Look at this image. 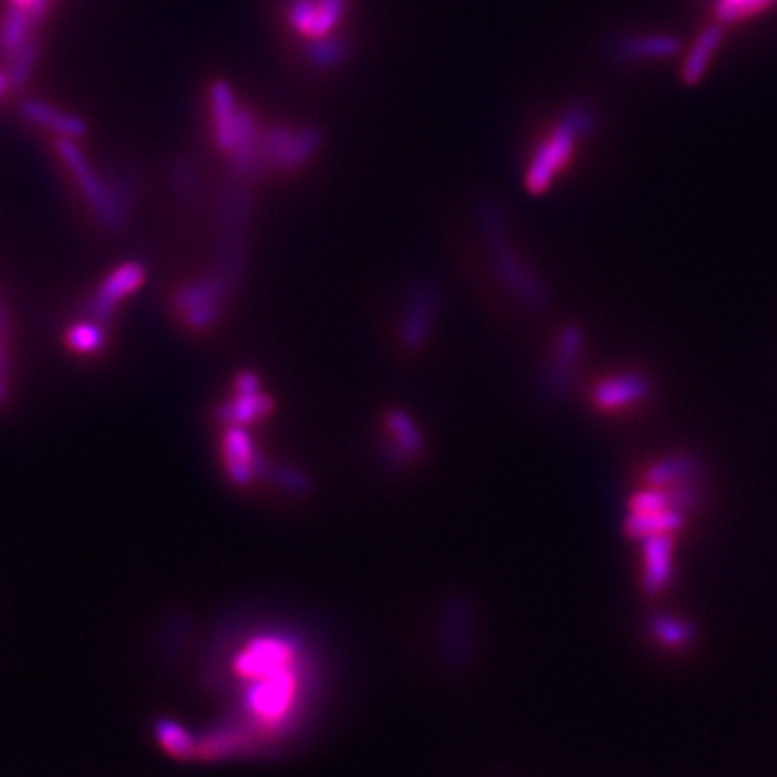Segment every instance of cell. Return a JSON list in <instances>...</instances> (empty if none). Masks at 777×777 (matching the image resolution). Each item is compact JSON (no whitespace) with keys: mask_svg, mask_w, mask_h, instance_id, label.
Here are the masks:
<instances>
[{"mask_svg":"<svg viewBox=\"0 0 777 777\" xmlns=\"http://www.w3.org/2000/svg\"><path fill=\"white\" fill-rule=\"evenodd\" d=\"M37 61V42L33 37L26 39V42L11 52V83L16 87H22L26 80L31 78V72Z\"/></svg>","mask_w":777,"mask_h":777,"instance_id":"11","label":"cell"},{"mask_svg":"<svg viewBox=\"0 0 777 777\" xmlns=\"http://www.w3.org/2000/svg\"><path fill=\"white\" fill-rule=\"evenodd\" d=\"M104 344V333L100 326L93 324H76L67 333V346H70L78 354H91L95 350H100Z\"/></svg>","mask_w":777,"mask_h":777,"instance_id":"12","label":"cell"},{"mask_svg":"<svg viewBox=\"0 0 777 777\" xmlns=\"http://www.w3.org/2000/svg\"><path fill=\"white\" fill-rule=\"evenodd\" d=\"M11 85H13V83H11V76H9L7 72L0 70V100L5 98V95H7V91H9V87H11Z\"/></svg>","mask_w":777,"mask_h":777,"instance_id":"13","label":"cell"},{"mask_svg":"<svg viewBox=\"0 0 777 777\" xmlns=\"http://www.w3.org/2000/svg\"><path fill=\"white\" fill-rule=\"evenodd\" d=\"M721 42H724V29H721V24L706 26V29L695 37V42L683 61V67H680V76H683L685 85H698L706 76Z\"/></svg>","mask_w":777,"mask_h":777,"instance_id":"6","label":"cell"},{"mask_svg":"<svg viewBox=\"0 0 777 777\" xmlns=\"http://www.w3.org/2000/svg\"><path fill=\"white\" fill-rule=\"evenodd\" d=\"M626 52L633 54L637 59H663V57H672V54L678 52V42L667 35L642 37L631 42Z\"/></svg>","mask_w":777,"mask_h":777,"instance_id":"10","label":"cell"},{"mask_svg":"<svg viewBox=\"0 0 777 777\" xmlns=\"http://www.w3.org/2000/svg\"><path fill=\"white\" fill-rule=\"evenodd\" d=\"M143 279H145V272L139 264H124L117 270H113L100 285V290L95 292L93 313H98V316L111 313L126 296L141 288Z\"/></svg>","mask_w":777,"mask_h":777,"instance_id":"4","label":"cell"},{"mask_svg":"<svg viewBox=\"0 0 777 777\" xmlns=\"http://www.w3.org/2000/svg\"><path fill=\"white\" fill-rule=\"evenodd\" d=\"M588 126L590 117L579 111L570 113L557 124L549 139L538 147V152L527 169L525 184L529 193H544V190L555 182V177L568 167L572 154H575L579 136L588 130Z\"/></svg>","mask_w":777,"mask_h":777,"instance_id":"1","label":"cell"},{"mask_svg":"<svg viewBox=\"0 0 777 777\" xmlns=\"http://www.w3.org/2000/svg\"><path fill=\"white\" fill-rule=\"evenodd\" d=\"M20 113L24 119H29L31 124L42 126L54 134H59L61 139H83L87 134V124L80 117L63 113L59 108H52L46 102L39 100H24L20 106Z\"/></svg>","mask_w":777,"mask_h":777,"instance_id":"5","label":"cell"},{"mask_svg":"<svg viewBox=\"0 0 777 777\" xmlns=\"http://www.w3.org/2000/svg\"><path fill=\"white\" fill-rule=\"evenodd\" d=\"M344 9V0H296L290 18L296 31L320 37L333 29Z\"/></svg>","mask_w":777,"mask_h":777,"instance_id":"3","label":"cell"},{"mask_svg":"<svg viewBox=\"0 0 777 777\" xmlns=\"http://www.w3.org/2000/svg\"><path fill=\"white\" fill-rule=\"evenodd\" d=\"M156 736H158L160 745L165 747L173 758H190V756H195L197 743H193V739H190V734L182 726L173 724V721H158Z\"/></svg>","mask_w":777,"mask_h":777,"instance_id":"9","label":"cell"},{"mask_svg":"<svg viewBox=\"0 0 777 777\" xmlns=\"http://www.w3.org/2000/svg\"><path fill=\"white\" fill-rule=\"evenodd\" d=\"M777 0H713V18L717 24H739L771 11Z\"/></svg>","mask_w":777,"mask_h":777,"instance_id":"7","label":"cell"},{"mask_svg":"<svg viewBox=\"0 0 777 777\" xmlns=\"http://www.w3.org/2000/svg\"><path fill=\"white\" fill-rule=\"evenodd\" d=\"M57 152H59V158L63 160V165L67 167V171L72 173L74 182L78 184L80 190H83V195L91 203L93 212L100 216V221L108 227H119L121 223H124V214H121L119 203L115 201L111 190L102 184L100 175L95 173V169L89 165L87 156L83 154V149L76 145V141L74 139H59Z\"/></svg>","mask_w":777,"mask_h":777,"instance_id":"2","label":"cell"},{"mask_svg":"<svg viewBox=\"0 0 777 777\" xmlns=\"http://www.w3.org/2000/svg\"><path fill=\"white\" fill-rule=\"evenodd\" d=\"M33 24L35 20L31 18L29 9L9 7L7 18L3 22V31H0V44H3V48L11 54L31 37Z\"/></svg>","mask_w":777,"mask_h":777,"instance_id":"8","label":"cell"}]
</instances>
